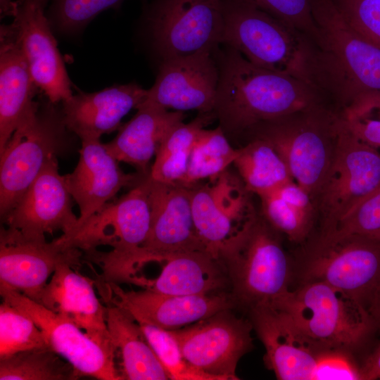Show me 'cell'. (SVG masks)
<instances>
[{
	"label": "cell",
	"instance_id": "cell-1",
	"mask_svg": "<svg viewBox=\"0 0 380 380\" xmlns=\"http://www.w3.org/2000/svg\"><path fill=\"white\" fill-rule=\"evenodd\" d=\"M227 48L217 63L215 106L223 130L241 131L321 106L327 96L312 84L260 68Z\"/></svg>",
	"mask_w": 380,
	"mask_h": 380
},
{
	"label": "cell",
	"instance_id": "cell-2",
	"mask_svg": "<svg viewBox=\"0 0 380 380\" xmlns=\"http://www.w3.org/2000/svg\"><path fill=\"white\" fill-rule=\"evenodd\" d=\"M222 7L221 44L255 65L296 77L323 91L320 50L311 39L247 2L222 0Z\"/></svg>",
	"mask_w": 380,
	"mask_h": 380
},
{
	"label": "cell",
	"instance_id": "cell-3",
	"mask_svg": "<svg viewBox=\"0 0 380 380\" xmlns=\"http://www.w3.org/2000/svg\"><path fill=\"white\" fill-rule=\"evenodd\" d=\"M327 95L343 110L365 98L380 95V48L357 36L331 0H315Z\"/></svg>",
	"mask_w": 380,
	"mask_h": 380
},
{
	"label": "cell",
	"instance_id": "cell-4",
	"mask_svg": "<svg viewBox=\"0 0 380 380\" xmlns=\"http://www.w3.org/2000/svg\"><path fill=\"white\" fill-rule=\"evenodd\" d=\"M272 229L255 216L219 258L232 297L250 308L276 305L291 291L289 259Z\"/></svg>",
	"mask_w": 380,
	"mask_h": 380
},
{
	"label": "cell",
	"instance_id": "cell-5",
	"mask_svg": "<svg viewBox=\"0 0 380 380\" xmlns=\"http://www.w3.org/2000/svg\"><path fill=\"white\" fill-rule=\"evenodd\" d=\"M151 220L148 236L133 253L108 261L105 277L110 282L129 283L146 265L164 257L205 251L194 221L189 187L153 180L148 176Z\"/></svg>",
	"mask_w": 380,
	"mask_h": 380
},
{
	"label": "cell",
	"instance_id": "cell-6",
	"mask_svg": "<svg viewBox=\"0 0 380 380\" xmlns=\"http://www.w3.org/2000/svg\"><path fill=\"white\" fill-rule=\"evenodd\" d=\"M70 132L61 109L48 99L40 103L18 125L0 152V215L10 212L47 160L64 154Z\"/></svg>",
	"mask_w": 380,
	"mask_h": 380
},
{
	"label": "cell",
	"instance_id": "cell-7",
	"mask_svg": "<svg viewBox=\"0 0 380 380\" xmlns=\"http://www.w3.org/2000/svg\"><path fill=\"white\" fill-rule=\"evenodd\" d=\"M298 329L322 349L359 345L372 327L368 310L346 294L322 281H309L276 305Z\"/></svg>",
	"mask_w": 380,
	"mask_h": 380
},
{
	"label": "cell",
	"instance_id": "cell-8",
	"mask_svg": "<svg viewBox=\"0 0 380 380\" xmlns=\"http://www.w3.org/2000/svg\"><path fill=\"white\" fill-rule=\"evenodd\" d=\"M338 115L322 105L255 125L262 127L260 137L272 144L292 179L312 197L317 196L331 163L329 141Z\"/></svg>",
	"mask_w": 380,
	"mask_h": 380
},
{
	"label": "cell",
	"instance_id": "cell-9",
	"mask_svg": "<svg viewBox=\"0 0 380 380\" xmlns=\"http://www.w3.org/2000/svg\"><path fill=\"white\" fill-rule=\"evenodd\" d=\"M146 20L162 59L213 53L221 44L222 0H154Z\"/></svg>",
	"mask_w": 380,
	"mask_h": 380
},
{
	"label": "cell",
	"instance_id": "cell-10",
	"mask_svg": "<svg viewBox=\"0 0 380 380\" xmlns=\"http://www.w3.org/2000/svg\"><path fill=\"white\" fill-rule=\"evenodd\" d=\"M380 187V151L343 125L339 114L331 163L317 194L327 233L355 204Z\"/></svg>",
	"mask_w": 380,
	"mask_h": 380
},
{
	"label": "cell",
	"instance_id": "cell-11",
	"mask_svg": "<svg viewBox=\"0 0 380 380\" xmlns=\"http://www.w3.org/2000/svg\"><path fill=\"white\" fill-rule=\"evenodd\" d=\"M304 278L326 283L365 308L369 300L373 306L380 288V239L362 235L321 239Z\"/></svg>",
	"mask_w": 380,
	"mask_h": 380
},
{
	"label": "cell",
	"instance_id": "cell-12",
	"mask_svg": "<svg viewBox=\"0 0 380 380\" xmlns=\"http://www.w3.org/2000/svg\"><path fill=\"white\" fill-rule=\"evenodd\" d=\"M151 204L148 176L120 198L109 201L83 223L57 238L82 252L108 246L117 257L135 252L146 239Z\"/></svg>",
	"mask_w": 380,
	"mask_h": 380
},
{
	"label": "cell",
	"instance_id": "cell-13",
	"mask_svg": "<svg viewBox=\"0 0 380 380\" xmlns=\"http://www.w3.org/2000/svg\"><path fill=\"white\" fill-rule=\"evenodd\" d=\"M0 294L4 301L24 311L34 321L47 346L70 364L77 378L122 380L115 364V352L70 319L5 286L0 285Z\"/></svg>",
	"mask_w": 380,
	"mask_h": 380
},
{
	"label": "cell",
	"instance_id": "cell-14",
	"mask_svg": "<svg viewBox=\"0 0 380 380\" xmlns=\"http://www.w3.org/2000/svg\"><path fill=\"white\" fill-rule=\"evenodd\" d=\"M232 309L175 330H170L189 363L217 380L239 379L240 359L253 348L252 324Z\"/></svg>",
	"mask_w": 380,
	"mask_h": 380
},
{
	"label": "cell",
	"instance_id": "cell-15",
	"mask_svg": "<svg viewBox=\"0 0 380 380\" xmlns=\"http://www.w3.org/2000/svg\"><path fill=\"white\" fill-rule=\"evenodd\" d=\"M83 252L60 242L33 239L20 231L1 227L0 285L16 290L38 303L48 279L57 266L80 267Z\"/></svg>",
	"mask_w": 380,
	"mask_h": 380
},
{
	"label": "cell",
	"instance_id": "cell-16",
	"mask_svg": "<svg viewBox=\"0 0 380 380\" xmlns=\"http://www.w3.org/2000/svg\"><path fill=\"white\" fill-rule=\"evenodd\" d=\"M43 8L34 0H17L11 16L4 25L20 49L38 89L58 104L73 94L71 82Z\"/></svg>",
	"mask_w": 380,
	"mask_h": 380
},
{
	"label": "cell",
	"instance_id": "cell-17",
	"mask_svg": "<svg viewBox=\"0 0 380 380\" xmlns=\"http://www.w3.org/2000/svg\"><path fill=\"white\" fill-rule=\"evenodd\" d=\"M95 284L106 303L121 308L138 324L167 330L183 328L234 306L232 296L224 293L172 295L144 289L126 291L113 282Z\"/></svg>",
	"mask_w": 380,
	"mask_h": 380
},
{
	"label": "cell",
	"instance_id": "cell-18",
	"mask_svg": "<svg viewBox=\"0 0 380 380\" xmlns=\"http://www.w3.org/2000/svg\"><path fill=\"white\" fill-rule=\"evenodd\" d=\"M218 81L213 53L162 59L156 81L139 106L215 113Z\"/></svg>",
	"mask_w": 380,
	"mask_h": 380
},
{
	"label": "cell",
	"instance_id": "cell-19",
	"mask_svg": "<svg viewBox=\"0 0 380 380\" xmlns=\"http://www.w3.org/2000/svg\"><path fill=\"white\" fill-rule=\"evenodd\" d=\"M72 198L56 156H52L1 222L33 239L58 231L67 234L78 222Z\"/></svg>",
	"mask_w": 380,
	"mask_h": 380
},
{
	"label": "cell",
	"instance_id": "cell-20",
	"mask_svg": "<svg viewBox=\"0 0 380 380\" xmlns=\"http://www.w3.org/2000/svg\"><path fill=\"white\" fill-rule=\"evenodd\" d=\"M195 226L206 252L219 262L255 216L239 184L224 172L210 184L189 187Z\"/></svg>",
	"mask_w": 380,
	"mask_h": 380
},
{
	"label": "cell",
	"instance_id": "cell-21",
	"mask_svg": "<svg viewBox=\"0 0 380 380\" xmlns=\"http://www.w3.org/2000/svg\"><path fill=\"white\" fill-rule=\"evenodd\" d=\"M251 315L253 329L265 348V364L276 377L312 380L317 357L325 350L307 338L278 307L255 306Z\"/></svg>",
	"mask_w": 380,
	"mask_h": 380
},
{
	"label": "cell",
	"instance_id": "cell-22",
	"mask_svg": "<svg viewBox=\"0 0 380 380\" xmlns=\"http://www.w3.org/2000/svg\"><path fill=\"white\" fill-rule=\"evenodd\" d=\"M81 141L78 163L71 173L65 175L68 191L80 208L75 227L113 200L121 189L133 187L147 177L124 172L100 139Z\"/></svg>",
	"mask_w": 380,
	"mask_h": 380
},
{
	"label": "cell",
	"instance_id": "cell-23",
	"mask_svg": "<svg viewBox=\"0 0 380 380\" xmlns=\"http://www.w3.org/2000/svg\"><path fill=\"white\" fill-rule=\"evenodd\" d=\"M94 285L95 281L80 274L70 264L61 263L51 275L38 303L68 318L115 352L107 328L106 306L100 302Z\"/></svg>",
	"mask_w": 380,
	"mask_h": 380
},
{
	"label": "cell",
	"instance_id": "cell-24",
	"mask_svg": "<svg viewBox=\"0 0 380 380\" xmlns=\"http://www.w3.org/2000/svg\"><path fill=\"white\" fill-rule=\"evenodd\" d=\"M146 91L131 82L72 95L62 102L64 124L81 140L100 139L120 127L122 119L143 102Z\"/></svg>",
	"mask_w": 380,
	"mask_h": 380
},
{
	"label": "cell",
	"instance_id": "cell-25",
	"mask_svg": "<svg viewBox=\"0 0 380 380\" xmlns=\"http://www.w3.org/2000/svg\"><path fill=\"white\" fill-rule=\"evenodd\" d=\"M27 63L4 25L0 30V152L20 122L39 104Z\"/></svg>",
	"mask_w": 380,
	"mask_h": 380
},
{
	"label": "cell",
	"instance_id": "cell-26",
	"mask_svg": "<svg viewBox=\"0 0 380 380\" xmlns=\"http://www.w3.org/2000/svg\"><path fill=\"white\" fill-rule=\"evenodd\" d=\"M137 112L120 126L116 137L104 144L119 162L133 165L139 173L148 176L149 163L167 133L185 118L184 112L139 106Z\"/></svg>",
	"mask_w": 380,
	"mask_h": 380
},
{
	"label": "cell",
	"instance_id": "cell-27",
	"mask_svg": "<svg viewBox=\"0 0 380 380\" xmlns=\"http://www.w3.org/2000/svg\"><path fill=\"white\" fill-rule=\"evenodd\" d=\"M153 262L160 265L155 277L137 276L129 284L165 294L195 295L210 293L227 281L222 265L205 251L173 254Z\"/></svg>",
	"mask_w": 380,
	"mask_h": 380
},
{
	"label": "cell",
	"instance_id": "cell-28",
	"mask_svg": "<svg viewBox=\"0 0 380 380\" xmlns=\"http://www.w3.org/2000/svg\"><path fill=\"white\" fill-rule=\"evenodd\" d=\"M106 319L115 353L120 356L122 380L170 379L135 320L110 303L106 305Z\"/></svg>",
	"mask_w": 380,
	"mask_h": 380
},
{
	"label": "cell",
	"instance_id": "cell-29",
	"mask_svg": "<svg viewBox=\"0 0 380 380\" xmlns=\"http://www.w3.org/2000/svg\"><path fill=\"white\" fill-rule=\"evenodd\" d=\"M233 164L242 178L245 189L258 196L293 180L272 144L261 137L239 148Z\"/></svg>",
	"mask_w": 380,
	"mask_h": 380
},
{
	"label": "cell",
	"instance_id": "cell-30",
	"mask_svg": "<svg viewBox=\"0 0 380 380\" xmlns=\"http://www.w3.org/2000/svg\"><path fill=\"white\" fill-rule=\"evenodd\" d=\"M213 115L200 113L191 122L182 121L175 126L159 146L148 177L158 182L180 185L186 172L192 146Z\"/></svg>",
	"mask_w": 380,
	"mask_h": 380
},
{
	"label": "cell",
	"instance_id": "cell-31",
	"mask_svg": "<svg viewBox=\"0 0 380 380\" xmlns=\"http://www.w3.org/2000/svg\"><path fill=\"white\" fill-rule=\"evenodd\" d=\"M239 153V149L232 146L221 127L203 129L192 146L179 186L191 187L204 179L214 180L234 163Z\"/></svg>",
	"mask_w": 380,
	"mask_h": 380
},
{
	"label": "cell",
	"instance_id": "cell-32",
	"mask_svg": "<svg viewBox=\"0 0 380 380\" xmlns=\"http://www.w3.org/2000/svg\"><path fill=\"white\" fill-rule=\"evenodd\" d=\"M73 367L49 347L0 359L1 380H72Z\"/></svg>",
	"mask_w": 380,
	"mask_h": 380
},
{
	"label": "cell",
	"instance_id": "cell-33",
	"mask_svg": "<svg viewBox=\"0 0 380 380\" xmlns=\"http://www.w3.org/2000/svg\"><path fill=\"white\" fill-rule=\"evenodd\" d=\"M48 347L34 321L24 311L4 301L0 305V359Z\"/></svg>",
	"mask_w": 380,
	"mask_h": 380
},
{
	"label": "cell",
	"instance_id": "cell-34",
	"mask_svg": "<svg viewBox=\"0 0 380 380\" xmlns=\"http://www.w3.org/2000/svg\"><path fill=\"white\" fill-rule=\"evenodd\" d=\"M150 346L172 380H217L194 367L184 358L179 344L170 330L138 324Z\"/></svg>",
	"mask_w": 380,
	"mask_h": 380
},
{
	"label": "cell",
	"instance_id": "cell-35",
	"mask_svg": "<svg viewBox=\"0 0 380 380\" xmlns=\"http://www.w3.org/2000/svg\"><path fill=\"white\" fill-rule=\"evenodd\" d=\"M125 0H51L47 18L63 34L82 30L101 12L119 8Z\"/></svg>",
	"mask_w": 380,
	"mask_h": 380
},
{
	"label": "cell",
	"instance_id": "cell-36",
	"mask_svg": "<svg viewBox=\"0 0 380 380\" xmlns=\"http://www.w3.org/2000/svg\"><path fill=\"white\" fill-rule=\"evenodd\" d=\"M380 234V187L350 208L322 239L349 235L376 238Z\"/></svg>",
	"mask_w": 380,
	"mask_h": 380
},
{
	"label": "cell",
	"instance_id": "cell-37",
	"mask_svg": "<svg viewBox=\"0 0 380 380\" xmlns=\"http://www.w3.org/2000/svg\"><path fill=\"white\" fill-rule=\"evenodd\" d=\"M266 222L293 241L303 240L310 232L312 214L293 207L274 191L259 196Z\"/></svg>",
	"mask_w": 380,
	"mask_h": 380
},
{
	"label": "cell",
	"instance_id": "cell-38",
	"mask_svg": "<svg viewBox=\"0 0 380 380\" xmlns=\"http://www.w3.org/2000/svg\"><path fill=\"white\" fill-rule=\"evenodd\" d=\"M300 32L318 46L320 34L313 15L314 0H241Z\"/></svg>",
	"mask_w": 380,
	"mask_h": 380
},
{
	"label": "cell",
	"instance_id": "cell-39",
	"mask_svg": "<svg viewBox=\"0 0 380 380\" xmlns=\"http://www.w3.org/2000/svg\"><path fill=\"white\" fill-rule=\"evenodd\" d=\"M345 23L365 42L380 48V0H331Z\"/></svg>",
	"mask_w": 380,
	"mask_h": 380
},
{
	"label": "cell",
	"instance_id": "cell-40",
	"mask_svg": "<svg viewBox=\"0 0 380 380\" xmlns=\"http://www.w3.org/2000/svg\"><path fill=\"white\" fill-rule=\"evenodd\" d=\"M362 379L360 369L340 349H328L317 357L312 380Z\"/></svg>",
	"mask_w": 380,
	"mask_h": 380
},
{
	"label": "cell",
	"instance_id": "cell-41",
	"mask_svg": "<svg viewBox=\"0 0 380 380\" xmlns=\"http://www.w3.org/2000/svg\"><path fill=\"white\" fill-rule=\"evenodd\" d=\"M341 120L344 127L357 139L380 150V119L369 116L345 118L341 114Z\"/></svg>",
	"mask_w": 380,
	"mask_h": 380
},
{
	"label": "cell",
	"instance_id": "cell-42",
	"mask_svg": "<svg viewBox=\"0 0 380 380\" xmlns=\"http://www.w3.org/2000/svg\"><path fill=\"white\" fill-rule=\"evenodd\" d=\"M284 201L303 212L312 214L311 195L300 185L291 180L273 190Z\"/></svg>",
	"mask_w": 380,
	"mask_h": 380
},
{
	"label": "cell",
	"instance_id": "cell-43",
	"mask_svg": "<svg viewBox=\"0 0 380 380\" xmlns=\"http://www.w3.org/2000/svg\"><path fill=\"white\" fill-rule=\"evenodd\" d=\"M376 110L380 119V95H375L360 100L341 111L345 118H354L369 115Z\"/></svg>",
	"mask_w": 380,
	"mask_h": 380
},
{
	"label": "cell",
	"instance_id": "cell-44",
	"mask_svg": "<svg viewBox=\"0 0 380 380\" xmlns=\"http://www.w3.org/2000/svg\"><path fill=\"white\" fill-rule=\"evenodd\" d=\"M360 374L362 379L372 380L380 378V346L367 360L360 369Z\"/></svg>",
	"mask_w": 380,
	"mask_h": 380
},
{
	"label": "cell",
	"instance_id": "cell-45",
	"mask_svg": "<svg viewBox=\"0 0 380 380\" xmlns=\"http://www.w3.org/2000/svg\"><path fill=\"white\" fill-rule=\"evenodd\" d=\"M14 8V1L12 0H0L1 16H11Z\"/></svg>",
	"mask_w": 380,
	"mask_h": 380
},
{
	"label": "cell",
	"instance_id": "cell-46",
	"mask_svg": "<svg viewBox=\"0 0 380 380\" xmlns=\"http://www.w3.org/2000/svg\"><path fill=\"white\" fill-rule=\"evenodd\" d=\"M371 310L372 311V317L376 319L380 327V288Z\"/></svg>",
	"mask_w": 380,
	"mask_h": 380
},
{
	"label": "cell",
	"instance_id": "cell-47",
	"mask_svg": "<svg viewBox=\"0 0 380 380\" xmlns=\"http://www.w3.org/2000/svg\"><path fill=\"white\" fill-rule=\"evenodd\" d=\"M38 4H39L43 8H45L47 3L50 0H34Z\"/></svg>",
	"mask_w": 380,
	"mask_h": 380
},
{
	"label": "cell",
	"instance_id": "cell-48",
	"mask_svg": "<svg viewBox=\"0 0 380 380\" xmlns=\"http://www.w3.org/2000/svg\"><path fill=\"white\" fill-rule=\"evenodd\" d=\"M376 239H380V234Z\"/></svg>",
	"mask_w": 380,
	"mask_h": 380
}]
</instances>
